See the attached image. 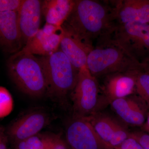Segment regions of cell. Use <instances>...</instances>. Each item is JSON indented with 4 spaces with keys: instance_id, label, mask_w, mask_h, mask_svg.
Returning <instances> with one entry per match:
<instances>
[{
    "instance_id": "28",
    "label": "cell",
    "mask_w": 149,
    "mask_h": 149,
    "mask_svg": "<svg viewBox=\"0 0 149 149\" xmlns=\"http://www.w3.org/2000/svg\"><path fill=\"white\" fill-rule=\"evenodd\" d=\"M71 149H72V148H71Z\"/></svg>"
},
{
    "instance_id": "18",
    "label": "cell",
    "mask_w": 149,
    "mask_h": 149,
    "mask_svg": "<svg viewBox=\"0 0 149 149\" xmlns=\"http://www.w3.org/2000/svg\"><path fill=\"white\" fill-rule=\"evenodd\" d=\"M60 138L59 134L39 133L14 144V149H50Z\"/></svg>"
},
{
    "instance_id": "2",
    "label": "cell",
    "mask_w": 149,
    "mask_h": 149,
    "mask_svg": "<svg viewBox=\"0 0 149 149\" xmlns=\"http://www.w3.org/2000/svg\"><path fill=\"white\" fill-rule=\"evenodd\" d=\"M86 66L97 79L115 73L142 70L141 63L119 45L113 35L97 41L88 54Z\"/></svg>"
},
{
    "instance_id": "21",
    "label": "cell",
    "mask_w": 149,
    "mask_h": 149,
    "mask_svg": "<svg viewBox=\"0 0 149 149\" xmlns=\"http://www.w3.org/2000/svg\"><path fill=\"white\" fill-rule=\"evenodd\" d=\"M24 0H1L0 12L15 11L17 12Z\"/></svg>"
},
{
    "instance_id": "22",
    "label": "cell",
    "mask_w": 149,
    "mask_h": 149,
    "mask_svg": "<svg viewBox=\"0 0 149 149\" xmlns=\"http://www.w3.org/2000/svg\"><path fill=\"white\" fill-rule=\"evenodd\" d=\"M130 137L138 141L144 149H149V134L143 130H135L131 132Z\"/></svg>"
},
{
    "instance_id": "27",
    "label": "cell",
    "mask_w": 149,
    "mask_h": 149,
    "mask_svg": "<svg viewBox=\"0 0 149 149\" xmlns=\"http://www.w3.org/2000/svg\"><path fill=\"white\" fill-rule=\"evenodd\" d=\"M141 128L142 130L149 134V112L146 121H145L143 125Z\"/></svg>"
},
{
    "instance_id": "5",
    "label": "cell",
    "mask_w": 149,
    "mask_h": 149,
    "mask_svg": "<svg viewBox=\"0 0 149 149\" xmlns=\"http://www.w3.org/2000/svg\"><path fill=\"white\" fill-rule=\"evenodd\" d=\"M100 87L97 79L87 66L79 70L77 83L70 93L74 116L86 117L101 111L102 107Z\"/></svg>"
},
{
    "instance_id": "17",
    "label": "cell",
    "mask_w": 149,
    "mask_h": 149,
    "mask_svg": "<svg viewBox=\"0 0 149 149\" xmlns=\"http://www.w3.org/2000/svg\"><path fill=\"white\" fill-rule=\"evenodd\" d=\"M85 118L90 123L101 139L109 145L116 129L120 122V120L108 115L102 113L101 111Z\"/></svg>"
},
{
    "instance_id": "10",
    "label": "cell",
    "mask_w": 149,
    "mask_h": 149,
    "mask_svg": "<svg viewBox=\"0 0 149 149\" xmlns=\"http://www.w3.org/2000/svg\"><path fill=\"white\" fill-rule=\"evenodd\" d=\"M49 115L42 111L28 113L17 119L7 130L8 139L13 145L37 135L50 122Z\"/></svg>"
},
{
    "instance_id": "8",
    "label": "cell",
    "mask_w": 149,
    "mask_h": 149,
    "mask_svg": "<svg viewBox=\"0 0 149 149\" xmlns=\"http://www.w3.org/2000/svg\"><path fill=\"white\" fill-rule=\"evenodd\" d=\"M110 105L119 120L127 126L142 127L149 112L146 103L136 94L115 100Z\"/></svg>"
},
{
    "instance_id": "24",
    "label": "cell",
    "mask_w": 149,
    "mask_h": 149,
    "mask_svg": "<svg viewBox=\"0 0 149 149\" xmlns=\"http://www.w3.org/2000/svg\"><path fill=\"white\" fill-rule=\"evenodd\" d=\"M8 138L4 129L1 127L0 131V149H8Z\"/></svg>"
},
{
    "instance_id": "25",
    "label": "cell",
    "mask_w": 149,
    "mask_h": 149,
    "mask_svg": "<svg viewBox=\"0 0 149 149\" xmlns=\"http://www.w3.org/2000/svg\"><path fill=\"white\" fill-rule=\"evenodd\" d=\"M141 69L149 74V55L141 62Z\"/></svg>"
},
{
    "instance_id": "6",
    "label": "cell",
    "mask_w": 149,
    "mask_h": 149,
    "mask_svg": "<svg viewBox=\"0 0 149 149\" xmlns=\"http://www.w3.org/2000/svg\"><path fill=\"white\" fill-rule=\"evenodd\" d=\"M113 38L140 63L149 55V24L130 22L118 24Z\"/></svg>"
},
{
    "instance_id": "1",
    "label": "cell",
    "mask_w": 149,
    "mask_h": 149,
    "mask_svg": "<svg viewBox=\"0 0 149 149\" xmlns=\"http://www.w3.org/2000/svg\"><path fill=\"white\" fill-rule=\"evenodd\" d=\"M118 25L112 1L75 0L61 26L93 45V40L112 36Z\"/></svg>"
},
{
    "instance_id": "15",
    "label": "cell",
    "mask_w": 149,
    "mask_h": 149,
    "mask_svg": "<svg viewBox=\"0 0 149 149\" xmlns=\"http://www.w3.org/2000/svg\"><path fill=\"white\" fill-rule=\"evenodd\" d=\"M118 24H149V0L112 1Z\"/></svg>"
},
{
    "instance_id": "20",
    "label": "cell",
    "mask_w": 149,
    "mask_h": 149,
    "mask_svg": "<svg viewBox=\"0 0 149 149\" xmlns=\"http://www.w3.org/2000/svg\"><path fill=\"white\" fill-rule=\"evenodd\" d=\"M130 133L127 125L120 121L116 129L109 145L113 149H118L130 136Z\"/></svg>"
},
{
    "instance_id": "19",
    "label": "cell",
    "mask_w": 149,
    "mask_h": 149,
    "mask_svg": "<svg viewBox=\"0 0 149 149\" xmlns=\"http://www.w3.org/2000/svg\"><path fill=\"white\" fill-rule=\"evenodd\" d=\"M136 94L146 103L149 107V74L142 70L135 72Z\"/></svg>"
},
{
    "instance_id": "26",
    "label": "cell",
    "mask_w": 149,
    "mask_h": 149,
    "mask_svg": "<svg viewBox=\"0 0 149 149\" xmlns=\"http://www.w3.org/2000/svg\"><path fill=\"white\" fill-rule=\"evenodd\" d=\"M50 149H68L66 144L60 138L54 144Z\"/></svg>"
},
{
    "instance_id": "14",
    "label": "cell",
    "mask_w": 149,
    "mask_h": 149,
    "mask_svg": "<svg viewBox=\"0 0 149 149\" xmlns=\"http://www.w3.org/2000/svg\"><path fill=\"white\" fill-rule=\"evenodd\" d=\"M42 3L39 0H24L17 12L22 43L25 45L40 29Z\"/></svg>"
},
{
    "instance_id": "4",
    "label": "cell",
    "mask_w": 149,
    "mask_h": 149,
    "mask_svg": "<svg viewBox=\"0 0 149 149\" xmlns=\"http://www.w3.org/2000/svg\"><path fill=\"white\" fill-rule=\"evenodd\" d=\"M38 58L47 80L46 95L54 99L65 98L75 87L79 70L59 49L50 55Z\"/></svg>"
},
{
    "instance_id": "12",
    "label": "cell",
    "mask_w": 149,
    "mask_h": 149,
    "mask_svg": "<svg viewBox=\"0 0 149 149\" xmlns=\"http://www.w3.org/2000/svg\"><path fill=\"white\" fill-rule=\"evenodd\" d=\"M62 27L63 34L59 49L79 71L86 66L88 54L94 47L71 30Z\"/></svg>"
},
{
    "instance_id": "13",
    "label": "cell",
    "mask_w": 149,
    "mask_h": 149,
    "mask_svg": "<svg viewBox=\"0 0 149 149\" xmlns=\"http://www.w3.org/2000/svg\"><path fill=\"white\" fill-rule=\"evenodd\" d=\"M22 43L17 12H0V44L3 50L16 53L21 49Z\"/></svg>"
},
{
    "instance_id": "3",
    "label": "cell",
    "mask_w": 149,
    "mask_h": 149,
    "mask_svg": "<svg viewBox=\"0 0 149 149\" xmlns=\"http://www.w3.org/2000/svg\"><path fill=\"white\" fill-rule=\"evenodd\" d=\"M7 66L12 80L22 92L34 97L47 94L45 74L38 58L17 52L8 59Z\"/></svg>"
},
{
    "instance_id": "16",
    "label": "cell",
    "mask_w": 149,
    "mask_h": 149,
    "mask_svg": "<svg viewBox=\"0 0 149 149\" xmlns=\"http://www.w3.org/2000/svg\"><path fill=\"white\" fill-rule=\"evenodd\" d=\"M74 1L47 0L42 3V13L46 23L61 26L72 10Z\"/></svg>"
},
{
    "instance_id": "9",
    "label": "cell",
    "mask_w": 149,
    "mask_h": 149,
    "mask_svg": "<svg viewBox=\"0 0 149 149\" xmlns=\"http://www.w3.org/2000/svg\"><path fill=\"white\" fill-rule=\"evenodd\" d=\"M63 34L61 26L46 23L44 28L40 29L18 52L41 56L50 55L59 49Z\"/></svg>"
},
{
    "instance_id": "23",
    "label": "cell",
    "mask_w": 149,
    "mask_h": 149,
    "mask_svg": "<svg viewBox=\"0 0 149 149\" xmlns=\"http://www.w3.org/2000/svg\"><path fill=\"white\" fill-rule=\"evenodd\" d=\"M118 149H144L138 141L130 137L126 140Z\"/></svg>"
},
{
    "instance_id": "11",
    "label": "cell",
    "mask_w": 149,
    "mask_h": 149,
    "mask_svg": "<svg viewBox=\"0 0 149 149\" xmlns=\"http://www.w3.org/2000/svg\"><path fill=\"white\" fill-rule=\"evenodd\" d=\"M136 71L115 73L104 77L100 87L103 108L113 101L136 94Z\"/></svg>"
},
{
    "instance_id": "7",
    "label": "cell",
    "mask_w": 149,
    "mask_h": 149,
    "mask_svg": "<svg viewBox=\"0 0 149 149\" xmlns=\"http://www.w3.org/2000/svg\"><path fill=\"white\" fill-rule=\"evenodd\" d=\"M66 138L72 149H113L101 139L85 117L73 116L67 127Z\"/></svg>"
}]
</instances>
